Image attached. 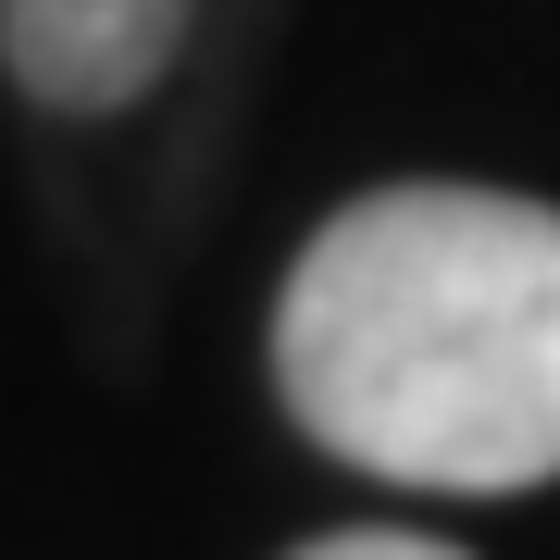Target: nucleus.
<instances>
[{"label": "nucleus", "instance_id": "f257e3e1", "mask_svg": "<svg viewBox=\"0 0 560 560\" xmlns=\"http://www.w3.org/2000/svg\"><path fill=\"white\" fill-rule=\"evenodd\" d=\"M275 399L386 486H560V212L523 187H361L287 261Z\"/></svg>", "mask_w": 560, "mask_h": 560}, {"label": "nucleus", "instance_id": "f03ea898", "mask_svg": "<svg viewBox=\"0 0 560 560\" xmlns=\"http://www.w3.org/2000/svg\"><path fill=\"white\" fill-rule=\"evenodd\" d=\"M200 0H0V62L50 113H125L187 50Z\"/></svg>", "mask_w": 560, "mask_h": 560}, {"label": "nucleus", "instance_id": "7ed1b4c3", "mask_svg": "<svg viewBox=\"0 0 560 560\" xmlns=\"http://www.w3.org/2000/svg\"><path fill=\"white\" fill-rule=\"evenodd\" d=\"M287 560H460V548L399 536V523H361V536H312V548H287Z\"/></svg>", "mask_w": 560, "mask_h": 560}]
</instances>
